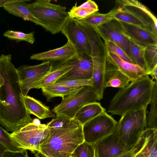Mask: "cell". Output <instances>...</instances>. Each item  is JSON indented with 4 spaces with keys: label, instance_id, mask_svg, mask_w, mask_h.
Masks as SVG:
<instances>
[{
    "label": "cell",
    "instance_id": "37",
    "mask_svg": "<svg viewBox=\"0 0 157 157\" xmlns=\"http://www.w3.org/2000/svg\"><path fill=\"white\" fill-rule=\"evenodd\" d=\"M56 117L46 124L50 130L60 128L65 126L71 120L62 116H56Z\"/></svg>",
    "mask_w": 157,
    "mask_h": 157
},
{
    "label": "cell",
    "instance_id": "21",
    "mask_svg": "<svg viewBox=\"0 0 157 157\" xmlns=\"http://www.w3.org/2000/svg\"><path fill=\"white\" fill-rule=\"evenodd\" d=\"M73 60L60 63L55 67H53L51 71L35 85L33 88L42 89L55 83L72 69L74 65Z\"/></svg>",
    "mask_w": 157,
    "mask_h": 157
},
{
    "label": "cell",
    "instance_id": "42",
    "mask_svg": "<svg viewBox=\"0 0 157 157\" xmlns=\"http://www.w3.org/2000/svg\"><path fill=\"white\" fill-rule=\"evenodd\" d=\"M35 157H47L39 152H37L34 155Z\"/></svg>",
    "mask_w": 157,
    "mask_h": 157
},
{
    "label": "cell",
    "instance_id": "30",
    "mask_svg": "<svg viewBox=\"0 0 157 157\" xmlns=\"http://www.w3.org/2000/svg\"><path fill=\"white\" fill-rule=\"evenodd\" d=\"M115 12L113 9L106 13L95 12L85 18L81 20L85 23L96 28L110 20L114 19Z\"/></svg>",
    "mask_w": 157,
    "mask_h": 157
},
{
    "label": "cell",
    "instance_id": "26",
    "mask_svg": "<svg viewBox=\"0 0 157 157\" xmlns=\"http://www.w3.org/2000/svg\"><path fill=\"white\" fill-rule=\"evenodd\" d=\"M98 10V6L94 1L88 0L79 6L76 3L68 13L69 17L81 20Z\"/></svg>",
    "mask_w": 157,
    "mask_h": 157
},
{
    "label": "cell",
    "instance_id": "16",
    "mask_svg": "<svg viewBox=\"0 0 157 157\" xmlns=\"http://www.w3.org/2000/svg\"><path fill=\"white\" fill-rule=\"evenodd\" d=\"M78 56L71 43L67 41L63 46L55 49L32 55L30 59L45 61L66 62L74 59Z\"/></svg>",
    "mask_w": 157,
    "mask_h": 157
},
{
    "label": "cell",
    "instance_id": "43",
    "mask_svg": "<svg viewBox=\"0 0 157 157\" xmlns=\"http://www.w3.org/2000/svg\"><path fill=\"white\" fill-rule=\"evenodd\" d=\"M33 122L37 124H40V121L37 119H35L34 120H33Z\"/></svg>",
    "mask_w": 157,
    "mask_h": 157
},
{
    "label": "cell",
    "instance_id": "41",
    "mask_svg": "<svg viewBox=\"0 0 157 157\" xmlns=\"http://www.w3.org/2000/svg\"><path fill=\"white\" fill-rule=\"evenodd\" d=\"M19 0H0V7H3L6 4L15 2Z\"/></svg>",
    "mask_w": 157,
    "mask_h": 157
},
{
    "label": "cell",
    "instance_id": "23",
    "mask_svg": "<svg viewBox=\"0 0 157 157\" xmlns=\"http://www.w3.org/2000/svg\"><path fill=\"white\" fill-rule=\"evenodd\" d=\"M107 62L104 80L105 89L109 87L122 89L128 86L131 82L130 78Z\"/></svg>",
    "mask_w": 157,
    "mask_h": 157
},
{
    "label": "cell",
    "instance_id": "22",
    "mask_svg": "<svg viewBox=\"0 0 157 157\" xmlns=\"http://www.w3.org/2000/svg\"><path fill=\"white\" fill-rule=\"evenodd\" d=\"M29 1L19 0L7 3L3 7L9 13L21 17L25 21H31L44 28L43 25L34 16L29 10L28 4L25 2Z\"/></svg>",
    "mask_w": 157,
    "mask_h": 157
},
{
    "label": "cell",
    "instance_id": "18",
    "mask_svg": "<svg viewBox=\"0 0 157 157\" xmlns=\"http://www.w3.org/2000/svg\"><path fill=\"white\" fill-rule=\"evenodd\" d=\"M107 60L112 66L128 76L131 82L149 74L138 65L124 61L115 55L107 52Z\"/></svg>",
    "mask_w": 157,
    "mask_h": 157
},
{
    "label": "cell",
    "instance_id": "39",
    "mask_svg": "<svg viewBox=\"0 0 157 157\" xmlns=\"http://www.w3.org/2000/svg\"><path fill=\"white\" fill-rule=\"evenodd\" d=\"M136 147H134L132 149L116 157H133L135 154Z\"/></svg>",
    "mask_w": 157,
    "mask_h": 157
},
{
    "label": "cell",
    "instance_id": "14",
    "mask_svg": "<svg viewBox=\"0 0 157 157\" xmlns=\"http://www.w3.org/2000/svg\"><path fill=\"white\" fill-rule=\"evenodd\" d=\"M73 61L72 69L57 81L91 80L93 70L92 58L86 55L79 56Z\"/></svg>",
    "mask_w": 157,
    "mask_h": 157
},
{
    "label": "cell",
    "instance_id": "8",
    "mask_svg": "<svg viewBox=\"0 0 157 157\" xmlns=\"http://www.w3.org/2000/svg\"><path fill=\"white\" fill-rule=\"evenodd\" d=\"M50 130L46 124H37L33 122L10 135L22 149L34 153L39 152L40 144L47 137Z\"/></svg>",
    "mask_w": 157,
    "mask_h": 157
},
{
    "label": "cell",
    "instance_id": "19",
    "mask_svg": "<svg viewBox=\"0 0 157 157\" xmlns=\"http://www.w3.org/2000/svg\"><path fill=\"white\" fill-rule=\"evenodd\" d=\"M92 58L93 63L92 87L97 95L98 101H100L103 98L105 89L104 80L107 63L106 54L100 58Z\"/></svg>",
    "mask_w": 157,
    "mask_h": 157
},
{
    "label": "cell",
    "instance_id": "33",
    "mask_svg": "<svg viewBox=\"0 0 157 157\" xmlns=\"http://www.w3.org/2000/svg\"><path fill=\"white\" fill-rule=\"evenodd\" d=\"M75 157H96L94 144L85 141L79 145L72 153Z\"/></svg>",
    "mask_w": 157,
    "mask_h": 157
},
{
    "label": "cell",
    "instance_id": "25",
    "mask_svg": "<svg viewBox=\"0 0 157 157\" xmlns=\"http://www.w3.org/2000/svg\"><path fill=\"white\" fill-rule=\"evenodd\" d=\"M105 111L100 103L97 101L86 104L76 114L74 118L82 125L87 121Z\"/></svg>",
    "mask_w": 157,
    "mask_h": 157
},
{
    "label": "cell",
    "instance_id": "29",
    "mask_svg": "<svg viewBox=\"0 0 157 157\" xmlns=\"http://www.w3.org/2000/svg\"><path fill=\"white\" fill-rule=\"evenodd\" d=\"M130 51L133 63L136 64L147 72V68L146 63L145 48L139 45L130 40Z\"/></svg>",
    "mask_w": 157,
    "mask_h": 157
},
{
    "label": "cell",
    "instance_id": "12",
    "mask_svg": "<svg viewBox=\"0 0 157 157\" xmlns=\"http://www.w3.org/2000/svg\"><path fill=\"white\" fill-rule=\"evenodd\" d=\"M51 62L45 61L39 64L22 66L17 69L23 95L27 96L29 90L53 68Z\"/></svg>",
    "mask_w": 157,
    "mask_h": 157
},
{
    "label": "cell",
    "instance_id": "3",
    "mask_svg": "<svg viewBox=\"0 0 157 157\" xmlns=\"http://www.w3.org/2000/svg\"><path fill=\"white\" fill-rule=\"evenodd\" d=\"M84 141L82 125L73 118L60 128L50 130L40 144L38 152L47 157H71Z\"/></svg>",
    "mask_w": 157,
    "mask_h": 157
},
{
    "label": "cell",
    "instance_id": "27",
    "mask_svg": "<svg viewBox=\"0 0 157 157\" xmlns=\"http://www.w3.org/2000/svg\"><path fill=\"white\" fill-rule=\"evenodd\" d=\"M81 87H70L52 84L41 89L43 95L48 101L56 97L62 98L74 93L78 90Z\"/></svg>",
    "mask_w": 157,
    "mask_h": 157
},
{
    "label": "cell",
    "instance_id": "11",
    "mask_svg": "<svg viewBox=\"0 0 157 157\" xmlns=\"http://www.w3.org/2000/svg\"><path fill=\"white\" fill-rule=\"evenodd\" d=\"M60 32L73 46L78 56L86 55L91 57V48L86 35L75 19L69 17Z\"/></svg>",
    "mask_w": 157,
    "mask_h": 157
},
{
    "label": "cell",
    "instance_id": "13",
    "mask_svg": "<svg viewBox=\"0 0 157 157\" xmlns=\"http://www.w3.org/2000/svg\"><path fill=\"white\" fill-rule=\"evenodd\" d=\"M94 145L96 157H116L128 151L120 143L115 128Z\"/></svg>",
    "mask_w": 157,
    "mask_h": 157
},
{
    "label": "cell",
    "instance_id": "20",
    "mask_svg": "<svg viewBox=\"0 0 157 157\" xmlns=\"http://www.w3.org/2000/svg\"><path fill=\"white\" fill-rule=\"evenodd\" d=\"M78 25L84 30L88 38L91 50V58H100L107 53L104 43L95 28L85 22L75 19Z\"/></svg>",
    "mask_w": 157,
    "mask_h": 157
},
{
    "label": "cell",
    "instance_id": "5",
    "mask_svg": "<svg viewBox=\"0 0 157 157\" xmlns=\"http://www.w3.org/2000/svg\"><path fill=\"white\" fill-rule=\"evenodd\" d=\"M147 109L127 113L122 116L115 128L119 141L128 150L133 148L147 129Z\"/></svg>",
    "mask_w": 157,
    "mask_h": 157
},
{
    "label": "cell",
    "instance_id": "40",
    "mask_svg": "<svg viewBox=\"0 0 157 157\" xmlns=\"http://www.w3.org/2000/svg\"><path fill=\"white\" fill-rule=\"evenodd\" d=\"M150 75L151 77V79L153 80L155 79V81H157V66L155 67L150 72Z\"/></svg>",
    "mask_w": 157,
    "mask_h": 157
},
{
    "label": "cell",
    "instance_id": "35",
    "mask_svg": "<svg viewBox=\"0 0 157 157\" xmlns=\"http://www.w3.org/2000/svg\"><path fill=\"white\" fill-rule=\"evenodd\" d=\"M104 44L107 52L111 53L121 59L132 63L124 51L116 45L109 41L104 42Z\"/></svg>",
    "mask_w": 157,
    "mask_h": 157
},
{
    "label": "cell",
    "instance_id": "31",
    "mask_svg": "<svg viewBox=\"0 0 157 157\" xmlns=\"http://www.w3.org/2000/svg\"><path fill=\"white\" fill-rule=\"evenodd\" d=\"M0 144L6 149L13 151H21L24 149L11 136L6 130L0 126Z\"/></svg>",
    "mask_w": 157,
    "mask_h": 157
},
{
    "label": "cell",
    "instance_id": "34",
    "mask_svg": "<svg viewBox=\"0 0 157 157\" xmlns=\"http://www.w3.org/2000/svg\"><path fill=\"white\" fill-rule=\"evenodd\" d=\"M144 55L148 72L157 66V46H152L145 48Z\"/></svg>",
    "mask_w": 157,
    "mask_h": 157
},
{
    "label": "cell",
    "instance_id": "32",
    "mask_svg": "<svg viewBox=\"0 0 157 157\" xmlns=\"http://www.w3.org/2000/svg\"><path fill=\"white\" fill-rule=\"evenodd\" d=\"M4 36L9 39L17 41H25L31 44L35 42L34 33L31 32L28 33L22 32L8 30L3 34Z\"/></svg>",
    "mask_w": 157,
    "mask_h": 157
},
{
    "label": "cell",
    "instance_id": "10",
    "mask_svg": "<svg viewBox=\"0 0 157 157\" xmlns=\"http://www.w3.org/2000/svg\"><path fill=\"white\" fill-rule=\"evenodd\" d=\"M104 42H111L119 47L132 60L129 39L125 35L120 22L113 19L95 28Z\"/></svg>",
    "mask_w": 157,
    "mask_h": 157
},
{
    "label": "cell",
    "instance_id": "2",
    "mask_svg": "<svg viewBox=\"0 0 157 157\" xmlns=\"http://www.w3.org/2000/svg\"><path fill=\"white\" fill-rule=\"evenodd\" d=\"M154 83L149 75L131 81L115 94L110 101L107 112L121 116L130 111L147 108L150 103Z\"/></svg>",
    "mask_w": 157,
    "mask_h": 157
},
{
    "label": "cell",
    "instance_id": "9",
    "mask_svg": "<svg viewBox=\"0 0 157 157\" xmlns=\"http://www.w3.org/2000/svg\"><path fill=\"white\" fill-rule=\"evenodd\" d=\"M117 124L106 111L87 121L82 125L85 141L93 144L112 133Z\"/></svg>",
    "mask_w": 157,
    "mask_h": 157
},
{
    "label": "cell",
    "instance_id": "4",
    "mask_svg": "<svg viewBox=\"0 0 157 157\" xmlns=\"http://www.w3.org/2000/svg\"><path fill=\"white\" fill-rule=\"evenodd\" d=\"M114 19L151 31L157 35V19L144 4L136 0H117Z\"/></svg>",
    "mask_w": 157,
    "mask_h": 157
},
{
    "label": "cell",
    "instance_id": "6",
    "mask_svg": "<svg viewBox=\"0 0 157 157\" xmlns=\"http://www.w3.org/2000/svg\"><path fill=\"white\" fill-rule=\"evenodd\" d=\"M50 0H37L28 4L34 16L41 22L46 31L52 34L60 32L69 16L66 8L52 3Z\"/></svg>",
    "mask_w": 157,
    "mask_h": 157
},
{
    "label": "cell",
    "instance_id": "7",
    "mask_svg": "<svg viewBox=\"0 0 157 157\" xmlns=\"http://www.w3.org/2000/svg\"><path fill=\"white\" fill-rule=\"evenodd\" d=\"M97 100V95L92 86H82L76 92L62 98L52 112L56 116H62L71 119L84 105Z\"/></svg>",
    "mask_w": 157,
    "mask_h": 157
},
{
    "label": "cell",
    "instance_id": "36",
    "mask_svg": "<svg viewBox=\"0 0 157 157\" xmlns=\"http://www.w3.org/2000/svg\"><path fill=\"white\" fill-rule=\"evenodd\" d=\"M53 84L70 87H74L84 86H92L93 82L91 80H70L57 81Z\"/></svg>",
    "mask_w": 157,
    "mask_h": 157
},
{
    "label": "cell",
    "instance_id": "44",
    "mask_svg": "<svg viewBox=\"0 0 157 157\" xmlns=\"http://www.w3.org/2000/svg\"><path fill=\"white\" fill-rule=\"evenodd\" d=\"M71 157H73V156H71Z\"/></svg>",
    "mask_w": 157,
    "mask_h": 157
},
{
    "label": "cell",
    "instance_id": "17",
    "mask_svg": "<svg viewBox=\"0 0 157 157\" xmlns=\"http://www.w3.org/2000/svg\"><path fill=\"white\" fill-rule=\"evenodd\" d=\"M157 129L147 128L135 145L133 157H157Z\"/></svg>",
    "mask_w": 157,
    "mask_h": 157
},
{
    "label": "cell",
    "instance_id": "1",
    "mask_svg": "<svg viewBox=\"0 0 157 157\" xmlns=\"http://www.w3.org/2000/svg\"><path fill=\"white\" fill-rule=\"evenodd\" d=\"M11 60V54L0 56V124L13 133L33 120L25 107L18 72Z\"/></svg>",
    "mask_w": 157,
    "mask_h": 157
},
{
    "label": "cell",
    "instance_id": "28",
    "mask_svg": "<svg viewBox=\"0 0 157 157\" xmlns=\"http://www.w3.org/2000/svg\"><path fill=\"white\" fill-rule=\"evenodd\" d=\"M149 111L146 117L147 128L157 129V82L155 81Z\"/></svg>",
    "mask_w": 157,
    "mask_h": 157
},
{
    "label": "cell",
    "instance_id": "24",
    "mask_svg": "<svg viewBox=\"0 0 157 157\" xmlns=\"http://www.w3.org/2000/svg\"><path fill=\"white\" fill-rule=\"evenodd\" d=\"M23 98L25 107L30 114H33L41 119L55 117V115L49 107L40 101L28 95H23Z\"/></svg>",
    "mask_w": 157,
    "mask_h": 157
},
{
    "label": "cell",
    "instance_id": "38",
    "mask_svg": "<svg viewBox=\"0 0 157 157\" xmlns=\"http://www.w3.org/2000/svg\"><path fill=\"white\" fill-rule=\"evenodd\" d=\"M2 157H29L27 150L24 149L21 151H13L6 150Z\"/></svg>",
    "mask_w": 157,
    "mask_h": 157
},
{
    "label": "cell",
    "instance_id": "15",
    "mask_svg": "<svg viewBox=\"0 0 157 157\" xmlns=\"http://www.w3.org/2000/svg\"><path fill=\"white\" fill-rule=\"evenodd\" d=\"M119 21L124 34L129 40L144 48L157 46V35L153 32L128 23Z\"/></svg>",
    "mask_w": 157,
    "mask_h": 157
}]
</instances>
